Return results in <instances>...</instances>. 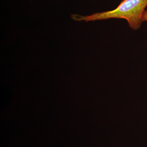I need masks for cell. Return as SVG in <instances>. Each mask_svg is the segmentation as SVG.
I'll return each mask as SVG.
<instances>
[{
  "instance_id": "obj_2",
  "label": "cell",
  "mask_w": 147,
  "mask_h": 147,
  "mask_svg": "<svg viewBox=\"0 0 147 147\" xmlns=\"http://www.w3.org/2000/svg\"><path fill=\"white\" fill-rule=\"evenodd\" d=\"M143 20L144 21H147V10H145L143 16Z\"/></svg>"
},
{
  "instance_id": "obj_1",
  "label": "cell",
  "mask_w": 147,
  "mask_h": 147,
  "mask_svg": "<svg viewBox=\"0 0 147 147\" xmlns=\"http://www.w3.org/2000/svg\"><path fill=\"white\" fill-rule=\"evenodd\" d=\"M147 6V0H123L115 9L98 12L88 16L72 14L71 18L76 21H88L106 20L110 18H123L128 22L132 30L140 28L144 22L143 16Z\"/></svg>"
}]
</instances>
